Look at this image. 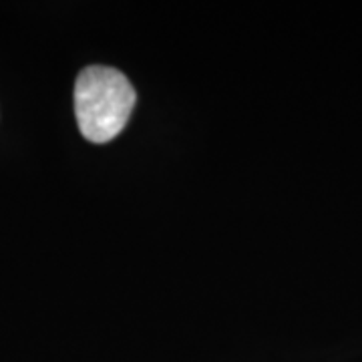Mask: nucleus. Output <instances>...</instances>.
Returning a JSON list of instances; mask_svg holds the SVG:
<instances>
[{"instance_id": "f257e3e1", "label": "nucleus", "mask_w": 362, "mask_h": 362, "mask_svg": "<svg viewBox=\"0 0 362 362\" xmlns=\"http://www.w3.org/2000/svg\"><path fill=\"white\" fill-rule=\"evenodd\" d=\"M135 89L121 71L111 66H87L75 83V115L83 137L107 143L125 129L135 107Z\"/></svg>"}]
</instances>
